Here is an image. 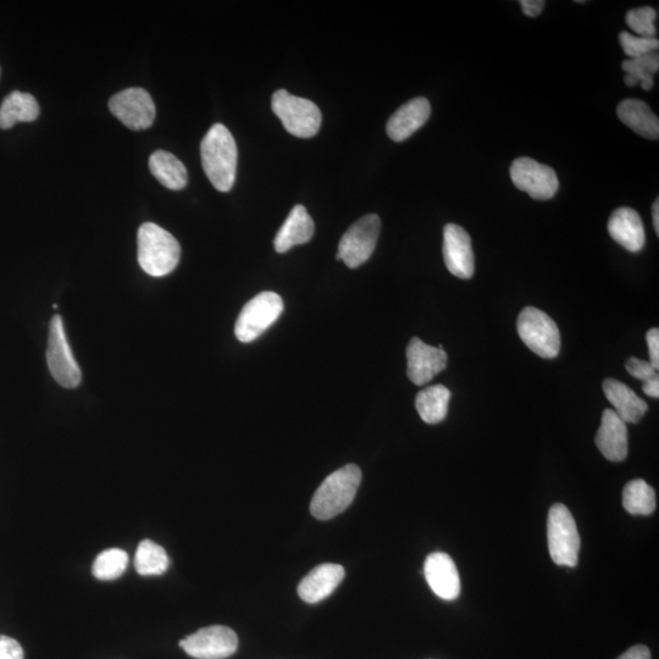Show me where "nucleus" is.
<instances>
[{
    "mask_svg": "<svg viewBox=\"0 0 659 659\" xmlns=\"http://www.w3.org/2000/svg\"><path fill=\"white\" fill-rule=\"evenodd\" d=\"M204 173L220 192L235 185L238 152L234 136L223 124H215L201 143Z\"/></svg>",
    "mask_w": 659,
    "mask_h": 659,
    "instance_id": "nucleus-1",
    "label": "nucleus"
},
{
    "mask_svg": "<svg viewBox=\"0 0 659 659\" xmlns=\"http://www.w3.org/2000/svg\"><path fill=\"white\" fill-rule=\"evenodd\" d=\"M362 483V470L356 464H347L330 474L315 492L310 512L319 520H329L345 512L356 498Z\"/></svg>",
    "mask_w": 659,
    "mask_h": 659,
    "instance_id": "nucleus-2",
    "label": "nucleus"
},
{
    "mask_svg": "<svg viewBox=\"0 0 659 659\" xmlns=\"http://www.w3.org/2000/svg\"><path fill=\"white\" fill-rule=\"evenodd\" d=\"M138 263L154 278L173 273L180 262L181 247L170 232L153 223L140 227L137 236Z\"/></svg>",
    "mask_w": 659,
    "mask_h": 659,
    "instance_id": "nucleus-3",
    "label": "nucleus"
},
{
    "mask_svg": "<svg viewBox=\"0 0 659 659\" xmlns=\"http://www.w3.org/2000/svg\"><path fill=\"white\" fill-rule=\"evenodd\" d=\"M548 550L557 566L577 567L580 551V536L577 523L569 509L557 503L548 513Z\"/></svg>",
    "mask_w": 659,
    "mask_h": 659,
    "instance_id": "nucleus-4",
    "label": "nucleus"
},
{
    "mask_svg": "<svg viewBox=\"0 0 659 659\" xmlns=\"http://www.w3.org/2000/svg\"><path fill=\"white\" fill-rule=\"evenodd\" d=\"M271 108L282 125L292 136L310 138L318 134L321 126V112L317 104L309 99L293 96L279 90L271 99Z\"/></svg>",
    "mask_w": 659,
    "mask_h": 659,
    "instance_id": "nucleus-5",
    "label": "nucleus"
},
{
    "mask_svg": "<svg viewBox=\"0 0 659 659\" xmlns=\"http://www.w3.org/2000/svg\"><path fill=\"white\" fill-rule=\"evenodd\" d=\"M517 328L520 339L537 356L545 359L558 356L561 351V334L550 315L540 309L526 307L519 314Z\"/></svg>",
    "mask_w": 659,
    "mask_h": 659,
    "instance_id": "nucleus-6",
    "label": "nucleus"
},
{
    "mask_svg": "<svg viewBox=\"0 0 659 659\" xmlns=\"http://www.w3.org/2000/svg\"><path fill=\"white\" fill-rule=\"evenodd\" d=\"M284 312V301L278 293H259L242 308L235 325L238 341L249 343L262 336Z\"/></svg>",
    "mask_w": 659,
    "mask_h": 659,
    "instance_id": "nucleus-7",
    "label": "nucleus"
},
{
    "mask_svg": "<svg viewBox=\"0 0 659 659\" xmlns=\"http://www.w3.org/2000/svg\"><path fill=\"white\" fill-rule=\"evenodd\" d=\"M47 363L53 378L60 386L75 389L81 384V369L71 352L60 315H55L49 325Z\"/></svg>",
    "mask_w": 659,
    "mask_h": 659,
    "instance_id": "nucleus-8",
    "label": "nucleus"
},
{
    "mask_svg": "<svg viewBox=\"0 0 659 659\" xmlns=\"http://www.w3.org/2000/svg\"><path fill=\"white\" fill-rule=\"evenodd\" d=\"M381 229V220L376 214L365 215L354 223L342 236L337 259L348 268L356 269L367 262L374 253Z\"/></svg>",
    "mask_w": 659,
    "mask_h": 659,
    "instance_id": "nucleus-9",
    "label": "nucleus"
},
{
    "mask_svg": "<svg viewBox=\"0 0 659 659\" xmlns=\"http://www.w3.org/2000/svg\"><path fill=\"white\" fill-rule=\"evenodd\" d=\"M511 179L518 190L528 193L536 201H547L555 197L559 188L556 171L530 158L514 160Z\"/></svg>",
    "mask_w": 659,
    "mask_h": 659,
    "instance_id": "nucleus-10",
    "label": "nucleus"
},
{
    "mask_svg": "<svg viewBox=\"0 0 659 659\" xmlns=\"http://www.w3.org/2000/svg\"><path fill=\"white\" fill-rule=\"evenodd\" d=\"M180 646L193 658L225 659L237 651L238 638L234 630L224 625H213L187 636Z\"/></svg>",
    "mask_w": 659,
    "mask_h": 659,
    "instance_id": "nucleus-11",
    "label": "nucleus"
},
{
    "mask_svg": "<svg viewBox=\"0 0 659 659\" xmlns=\"http://www.w3.org/2000/svg\"><path fill=\"white\" fill-rule=\"evenodd\" d=\"M110 112L134 131L147 130L154 123L155 105L143 88H129L116 93L109 101Z\"/></svg>",
    "mask_w": 659,
    "mask_h": 659,
    "instance_id": "nucleus-12",
    "label": "nucleus"
},
{
    "mask_svg": "<svg viewBox=\"0 0 659 659\" xmlns=\"http://www.w3.org/2000/svg\"><path fill=\"white\" fill-rule=\"evenodd\" d=\"M443 259L450 273L456 278L468 280L475 271L472 238L462 226L448 224L443 230Z\"/></svg>",
    "mask_w": 659,
    "mask_h": 659,
    "instance_id": "nucleus-13",
    "label": "nucleus"
},
{
    "mask_svg": "<svg viewBox=\"0 0 659 659\" xmlns=\"http://www.w3.org/2000/svg\"><path fill=\"white\" fill-rule=\"evenodd\" d=\"M447 361L448 356L442 346H429L414 337L407 347L408 378L413 384L424 386L446 369Z\"/></svg>",
    "mask_w": 659,
    "mask_h": 659,
    "instance_id": "nucleus-14",
    "label": "nucleus"
},
{
    "mask_svg": "<svg viewBox=\"0 0 659 659\" xmlns=\"http://www.w3.org/2000/svg\"><path fill=\"white\" fill-rule=\"evenodd\" d=\"M425 579L436 596L453 601L461 594V578L453 559L446 553L435 552L426 558Z\"/></svg>",
    "mask_w": 659,
    "mask_h": 659,
    "instance_id": "nucleus-15",
    "label": "nucleus"
},
{
    "mask_svg": "<svg viewBox=\"0 0 659 659\" xmlns=\"http://www.w3.org/2000/svg\"><path fill=\"white\" fill-rule=\"evenodd\" d=\"M595 442L602 456L608 461L623 462L628 457L627 423L623 422L613 409L603 412Z\"/></svg>",
    "mask_w": 659,
    "mask_h": 659,
    "instance_id": "nucleus-16",
    "label": "nucleus"
},
{
    "mask_svg": "<svg viewBox=\"0 0 659 659\" xmlns=\"http://www.w3.org/2000/svg\"><path fill=\"white\" fill-rule=\"evenodd\" d=\"M345 574V569L340 564H320L299 583L298 595L310 605L323 601L339 587Z\"/></svg>",
    "mask_w": 659,
    "mask_h": 659,
    "instance_id": "nucleus-17",
    "label": "nucleus"
},
{
    "mask_svg": "<svg viewBox=\"0 0 659 659\" xmlns=\"http://www.w3.org/2000/svg\"><path fill=\"white\" fill-rule=\"evenodd\" d=\"M431 105L428 99L419 97L403 104L387 123V135L395 142H403L428 123Z\"/></svg>",
    "mask_w": 659,
    "mask_h": 659,
    "instance_id": "nucleus-18",
    "label": "nucleus"
},
{
    "mask_svg": "<svg viewBox=\"0 0 659 659\" xmlns=\"http://www.w3.org/2000/svg\"><path fill=\"white\" fill-rule=\"evenodd\" d=\"M608 232L614 241L631 253L641 252L645 247L644 223L636 210L619 208L614 210L608 221Z\"/></svg>",
    "mask_w": 659,
    "mask_h": 659,
    "instance_id": "nucleus-19",
    "label": "nucleus"
},
{
    "mask_svg": "<svg viewBox=\"0 0 659 659\" xmlns=\"http://www.w3.org/2000/svg\"><path fill=\"white\" fill-rule=\"evenodd\" d=\"M603 392H605L607 400L612 403L613 411L625 423H639L649 409L647 403L629 386L616 379L605 380Z\"/></svg>",
    "mask_w": 659,
    "mask_h": 659,
    "instance_id": "nucleus-20",
    "label": "nucleus"
},
{
    "mask_svg": "<svg viewBox=\"0 0 659 659\" xmlns=\"http://www.w3.org/2000/svg\"><path fill=\"white\" fill-rule=\"evenodd\" d=\"M314 221L306 207L296 206L291 210L285 224L280 227L275 236L274 247L278 253H286L295 246L304 245L312 240Z\"/></svg>",
    "mask_w": 659,
    "mask_h": 659,
    "instance_id": "nucleus-21",
    "label": "nucleus"
},
{
    "mask_svg": "<svg viewBox=\"0 0 659 659\" xmlns=\"http://www.w3.org/2000/svg\"><path fill=\"white\" fill-rule=\"evenodd\" d=\"M618 116L624 125L647 140H658L659 120L649 105L639 99H627L619 104Z\"/></svg>",
    "mask_w": 659,
    "mask_h": 659,
    "instance_id": "nucleus-22",
    "label": "nucleus"
},
{
    "mask_svg": "<svg viewBox=\"0 0 659 659\" xmlns=\"http://www.w3.org/2000/svg\"><path fill=\"white\" fill-rule=\"evenodd\" d=\"M40 112V105L31 94L11 92L0 107V129L9 130L18 123H31Z\"/></svg>",
    "mask_w": 659,
    "mask_h": 659,
    "instance_id": "nucleus-23",
    "label": "nucleus"
},
{
    "mask_svg": "<svg viewBox=\"0 0 659 659\" xmlns=\"http://www.w3.org/2000/svg\"><path fill=\"white\" fill-rule=\"evenodd\" d=\"M149 169L155 179L171 191H180L187 185L186 166L174 154L165 151L154 152L149 158Z\"/></svg>",
    "mask_w": 659,
    "mask_h": 659,
    "instance_id": "nucleus-24",
    "label": "nucleus"
},
{
    "mask_svg": "<svg viewBox=\"0 0 659 659\" xmlns=\"http://www.w3.org/2000/svg\"><path fill=\"white\" fill-rule=\"evenodd\" d=\"M451 391L443 385L426 387L415 398V408L426 424H439L446 419Z\"/></svg>",
    "mask_w": 659,
    "mask_h": 659,
    "instance_id": "nucleus-25",
    "label": "nucleus"
},
{
    "mask_svg": "<svg viewBox=\"0 0 659 659\" xmlns=\"http://www.w3.org/2000/svg\"><path fill=\"white\" fill-rule=\"evenodd\" d=\"M625 85L635 87L641 85L642 90L650 91L653 87V75L659 70V55L650 53L640 58L625 60L622 64Z\"/></svg>",
    "mask_w": 659,
    "mask_h": 659,
    "instance_id": "nucleus-26",
    "label": "nucleus"
},
{
    "mask_svg": "<svg viewBox=\"0 0 659 659\" xmlns=\"http://www.w3.org/2000/svg\"><path fill=\"white\" fill-rule=\"evenodd\" d=\"M623 507L633 515H650L656 511L655 490L645 480L630 481L624 487Z\"/></svg>",
    "mask_w": 659,
    "mask_h": 659,
    "instance_id": "nucleus-27",
    "label": "nucleus"
},
{
    "mask_svg": "<svg viewBox=\"0 0 659 659\" xmlns=\"http://www.w3.org/2000/svg\"><path fill=\"white\" fill-rule=\"evenodd\" d=\"M168 553L151 540L142 541L137 548L135 567L141 575H162L169 568Z\"/></svg>",
    "mask_w": 659,
    "mask_h": 659,
    "instance_id": "nucleus-28",
    "label": "nucleus"
},
{
    "mask_svg": "<svg viewBox=\"0 0 659 659\" xmlns=\"http://www.w3.org/2000/svg\"><path fill=\"white\" fill-rule=\"evenodd\" d=\"M129 564V556L120 548H110L96 558L93 575L99 580H114L123 575Z\"/></svg>",
    "mask_w": 659,
    "mask_h": 659,
    "instance_id": "nucleus-29",
    "label": "nucleus"
},
{
    "mask_svg": "<svg viewBox=\"0 0 659 659\" xmlns=\"http://www.w3.org/2000/svg\"><path fill=\"white\" fill-rule=\"evenodd\" d=\"M656 10L651 7H642L630 10L627 14V24L639 37L656 38L657 27Z\"/></svg>",
    "mask_w": 659,
    "mask_h": 659,
    "instance_id": "nucleus-30",
    "label": "nucleus"
},
{
    "mask_svg": "<svg viewBox=\"0 0 659 659\" xmlns=\"http://www.w3.org/2000/svg\"><path fill=\"white\" fill-rule=\"evenodd\" d=\"M619 42L625 54L630 59L642 57V55L656 53L659 48V41L657 38H645L630 35L629 32H622L619 35Z\"/></svg>",
    "mask_w": 659,
    "mask_h": 659,
    "instance_id": "nucleus-31",
    "label": "nucleus"
},
{
    "mask_svg": "<svg viewBox=\"0 0 659 659\" xmlns=\"http://www.w3.org/2000/svg\"><path fill=\"white\" fill-rule=\"evenodd\" d=\"M628 373L634 376L635 379L647 381L658 376V370L652 367V364L647 361H641L639 358L631 357L625 364Z\"/></svg>",
    "mask_w": 659,
    "mask_h": 659,
    "instance_id": "nucleus-32",
    "label": "nucleus"
},
{
    "mask_svg": "<svg viewBox=\"0 0 659 659\" xmlns=\"http://www.w3.org/2000/svg\"><path fill=\"white\" fill-rule=\"evenodd\" d=\"M0 659H24V650L18 641L0 635Z\"/></svg>",
    "mask_w": 659,
    "mask_h": 659,
    "instance_id": "nucleus-33",
    "label": "nucleus"
},
{
    "mask_svg": "<svg viewBox=\"0 0 659 659\" xmlns=\"http://www.w3.org/2000/svg\"><path fill=\"white\" fill-rule=\"evenodd\" d=\"M647 346H649L650 363L656 370L659 369V330L653 328L646 335Z\"/></svg>",
    "mask_w": 659,
    "mask_h": 659,
    "instance_id": "nucleus-34",
    "label": "nucleus"
},
{
    "mask_svg": "<svg viewBox=\"0 0 659 659\" xmlns=\"http://www.w3.org/2000/svg\"><path fill=\"white\" fill-rule=\"evenodd\" d=\"M520 5L526 16L529 18H537L544 10L546 2L544 0H520Z\"/></svg>",
    "mask_w": 659,
    "mask_h": 659,
    "instance_id": "nucleus-35",
    "label": "nucleus"
},
{
    "mask_svg": "<svg viewBox=\"0 0 659 659\" xmlns=\"http://www.w3.org/2000/svg\"><path fill=\"white\" fill-rule=\"evenodd\" d=\"M618 659H651V652L644 645H636L624 652Z\"/></svg>",
    "mask_w": 659,
    "mask_h": 659,
    "instance_id": "nucleus-36",
    "label": "nucleus"
},
{
    "mask_svg": "<svg viewBox=\"0 0 659 659\" xmlns=\"http://www.w3.org/2000/svg\"><path fill=\"white\" fill-rule=\"evenodd\" d=\"M642 391H644L647 396L651 398H656V400H658L659 376H655V378L645 381L644 385H642Z\"/></svg>",
    "mask_w": 659,
    "mask_h": 659,
    "instance_id": "nucleus-37",
    "label": "nucleus"
},
{
    "mask_svg": "<svg viewBox=\"0 0 659 659\" xmlns=\"http://www.w3.org/2000/svg\"><path fill=\"white\" fill-rule=\"evenodd\" d=\"M652 218H653V226H655L656 234L659 236V201L658 198L656 199V202L653 203L652 206Z\"/></svg>",
    "mask_w": 659,
    "mask_h": 659,
    "instance_id": "nucleus-38",
    "label": "nucleus"
},
{
    "mask_svg": "<svg viewBox=\"0 0 659 659\" xmlns=\"http://www.w3.org/2000/svg\"><path fill=\"white\" fill-rule=\"evenodd\" d=\"M0 73H2V70H0Z\"/></svg>",
    "mask_w": 659,
    "mask_h": 659,
    "instance_id": "nucleus-39",
    "label": "nucleus"
}]
</instances>
